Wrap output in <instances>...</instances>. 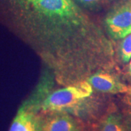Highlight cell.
I'll return each instance as SVG.
<instances>
[{"label": "cell", "mask_w": 131, "mask_h": 131, "mask_svg": "<svg viewBox=\"0 0 131 131\" xmlns=\"http://www.w3.org/2000/svg\"><path fill=\"white\" fill-rule=\"evenodd\" d=\"M93 88L85 80L48 93L42 103L43 112H64L75 117L87 119L97 110L91 99Z\"/></svg>", "instance_id": "cell-1"}, {"label": "cell", "mask_w": 131, "mask_h": 131, "mask_svg": "<svg viewBox=\"0 0 131 131\" xmlns=\"http://www.w3.org/2000/svg\"><path fill=\"white\" fill-rule=\"evenodd\" d=\"M47 90L41 88L26 100L13 119L9 131H42L45 113L42 109V103Z\"/></svg>", "instance_id": "cell-2"}, {"label": "cell", "mask_w": 131, "mask_h": 131, "mask_svg": "<svg viewBox=\"0 0 131 131\" xmlns=\"http://www.w3.org/2000/svg\"><path fill=\"white\" fill-rule=\"evenodd\" d=\"M82 123L74 116L64 112L45 113L42 131H82Z\"/></svg>", "instance_id": "cell-4"}, {"label": "cell", "mask_w": 131, "mask_h": 131, "mask_svg": "<svg viewBox=\"0 0 131 131\" xmlns=\"http://www.w3.org/2000/svg\"><path fill=\"white\" fill-rule=\"evenodd\" d=\"M128 93H129V95H130V98H131V88H130V89H129Z\"/></svg>", "instance_id": "cell-11"}, {"label": "cell", "mask_w": 131, "mask_h": 131, "mask_svg": "<svg viewBox=\"0 0 131 131\" xmlns=\"http://www.w3.org/2000/svg\"><path fill=\"white\" fill-rule=\"evenodd\" d=\"M119 56L124 63L131 60V34L123 39L119 47Z\"/></svg>", "instance_id": "cell-7"}, {"label": "cell", "mask_w": 131, "mask_h": 131, "mask_svg": "<svg viewBox=\"0 0 131 131\" xmlns=\"http://www.w3.org/2000/svg\"><path fill=\"white\" fill-rule=\"evenodd\" d=\"M86 81L93 89L104 93H128L130 89L117 77L106 72H97L88 77Z\"/></svg>", "instance_id": "cell-5"}, {"label": "cell", "mask_w": 131, "mask_h": 131, "mask_svg": "<svg viewBox=\"0 0 131 131\" xmlns=\"http://www.w3.org/2000/svg\"><path fill=\"white\" fill-rule=\"evenodd\" d=\"M125 106L123 109V117L127 130L131 131V98H125Z\"/></svg>", "instance_id": "cell-8"}, {"label": "cell", "mask_w": 131, "mask_h": 131, "mask_svg": "<svg viewBox=\"0 0 131 131\" xmlns=\"http://www.w3.org/2000/svg\"><path fill=\"white\" fill-rule=\"evenodd\" d=\"M106 28L114 39H124L131 34V5L123 4L111 10L106 17Z\"/></svg>", "instance_id": "cell-3"}, {"label": "cell", "mask_w": 131, "mask_h": 131, "mask_svg": "<svg viewBox=\"0 0 131 131\" xmlns=\"http://www.w3.org/2000/svg\"><path fill=\"white\" fill-rule=\"evenodd\" d=\"M128 72H129V74L131 76V61L129 64V67H128Z\"/></svg>", "instance_id": "cell-10"}, {"label": "cell", "mask_w": 131, "mask_h": 131, "mask_svg": "<svg viewBox=\"0 0 131 131\" xmlns=\"http://www.w3.org/2000/svg\"><path fill=\"white\" fill-rule=\"evenodd\" d=\"M98 131H128L123 114L115 109H111L101 119Z\"/></svg>", "instance_id": "cell-6"}, {"label": "cell", "mask_w": 131, "mask_h": 131, "mask_svg": "<svg viewBox=\"0 0 131 131\" xmlns=\"http://www.w3.org/2000/svg\"><path fill=\"white\" fill-rule=\"evenodd\" d=\"M84 5H93L98 3L101 0H77Z\"/></svg>", "instance_id": "cell-9"}]
</instances>
